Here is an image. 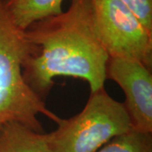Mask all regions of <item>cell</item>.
<instances>
[{"mask_svg":"<svg viewBox=\"0 0 152 152\" xmlns=\"http://www.w3.org/2000/svg\"><path fill=\"white\" fill-rule=\"evenodd\" d=\"M24 33L33 51L23 78L44 102L59 76L85 80L91 93L103 89L109 56L98 37L91 0H71L68 10L33 23Z\"/></svg>","mask_w":152,"mask_h":152,"instance_id":"1","label":"cell"},{"mask_svg":"<svg viewBox=\"0 0 152 152\" xmlns=\"http://www.w3.org/2000/svg\"><path fill=\"white\" fill-rule=\"evenodd\" d=\"M32 51L24 31L11 20L0 0V126L17 122L44 133L38 115H44L56 124L60 118L47 107L24 80L23 66Z\"/></svg>","mask_w":152,"mask_h":152,"instance_id":"2","label":"cell"},{"mask_svg":"<svg viewBox=\"0 0 152 152\" xmlns=\"http://www.w3.org/2000/svg\"><path fill=\"white\" fill-rule=\"evenodd\" d=\"M58 128L46 134L50 152H96L117 136L133 129L124 102L105 89L91 92L80 113L60 118Z\"/></svg>","mask_w":152,"mask_h":152,"instance_id":"3","label":"cell"},{"mask_svg":"<svg viewBox=\"0 0 152 152\" xmlns=\"http://www.w3.org/2000/svg\"><path fill=\"white\" fill-rule=\"evenodd\" d=\"M98 37L109 58H131L152 69V32L120 0H91Z\"/></svg>","mask_w":152,"mask_h":152,"instance_id":"4","label":"cell"},{"mask_svg":"<svg viewBox=\"0 0 152 152\" xmlns=\"http://www.w3.org/2000/svg\"><path fill=\"white\" fill-rule=\"evenodd\" d=\"M152 69L131 58H109L106 79L118 84L133 129L152 134Z\"/></svg>","mask_w":152,"mask_h":152,"instance_id":"5","label":"cell"},{"mask_svg":"<svg viewBox=\"0 0 152 152\" xmlns=\"http://www.w3.org/2000/svg\"><path fill=\"white\" fill-rule=\"evenodd\" d=\"M6 11L17 27L25 31L33 23L63 12L64 0H3Z\"/></svg>","mask_w":152,"mask_h":152,"instance_id":"6","label":"cell"},{"mask_svg":"<svg viewBox=\"0 0 152 152\" xmlns=\"http://www.w3.org/2000/svg\"><path fill=\"white\" fill-rule=\"evenodd\" d=\"M0 152H50L45 133L17 122L0 126Z\"/></svg>","mask_w":152,"mask_h":152,"instance_id":"7","label":"cell"},{"mask_svg":"<svg viewBox=\"0 0 152 152\" xmlns=\"http://www.w3.org/2000/svg\"><path fill=\"white\" fill-rule=\"evenodd\" d=\"M96 152H152V134L133 129L112 139Z\"/></svg>","mask_w":152,"mask_h":152,"instance_id":"8","label":"cell"},{"mask_svg":"<svg viewBox=\"0 0 152 152\" xmlns=\"http://www.w3.org/2000/svg\"><path fill=\"white\" fill-rule=\"evenodd\" d=\"M152 32V0H120Z\"/></svg>","mask_w":152,"mask_h":152,"instance_id":"9","label":"cell"}]
</instances>
